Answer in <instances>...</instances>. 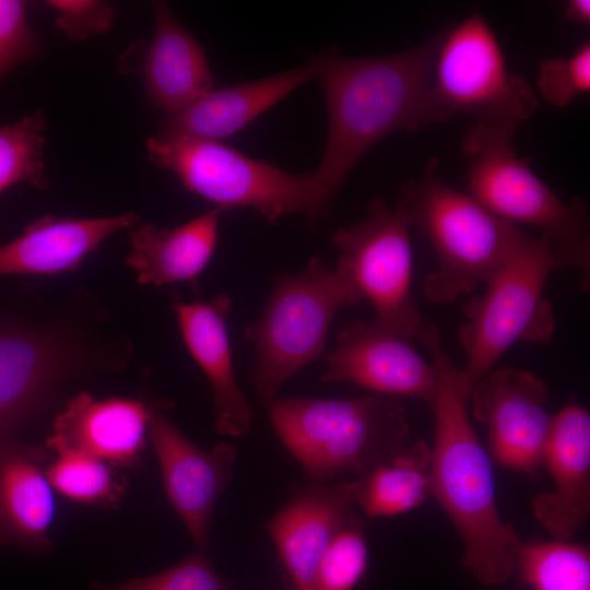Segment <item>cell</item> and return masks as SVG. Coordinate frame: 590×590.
Instances as JSON below:
<instances>
[{
	"label": "cell",
	"instance_id": "obj_1",
	"mask_svg": "<svg viewBox=\"0 0 590 590\" xmlns=\"http://www.w3.org/2000/svg\"><path fill=\"white\" fill-rule=\"evenodd\" d=\"M444 34L390 55L345 57L331 47L309 57L328 113L326 149L314 175L333 200L355 165L385 137L450 119L432 85Z\"/></svg>",
	"mask_w": 590,
	"mask_h": 590
},
{
	"label": "cell",
	"instance_id": "obj_2",
	"mask_svg": "<svg viewBox=\"0 0 590 590\" xmlns=\"http://www.w3.org/2000/svg\"><path fill=\"white\" fill-rule=\"evenodd\" d=\"M418 340L437 376L430 406L435 421L430 496L460 536L464 568L483 586L503 585L516 575L523 541L499 516L492 459L471 424L460 367L445 351L437 326L425 324Z\"/></svg>",
	"mask_w": 590,
	"mask_h": 590
},
{
	"label": "cell",
	"instance_id": "obj_3",
	"mask_svg": "<svg viewBox=\"0 0 590 590\" xmlns=\"http://www.w3.org/2000/svg\"><path fill=\"white\" fill-rule=\"evenodd\" d=\"M267 408L279 439L319 483L362 476L410 441L406 410L397 397L275 398Z\"/></svg>",
	"mask_w": 590,
	"mask_h": 590
},
{
	"label": "cell",
	"instance_id": "obj_4",
	"mask_svg": "<svg viewBox=\"0 0 590 590\" xmlns=\"http://www.w3.org/2000/svg\"><path fill=\"white\" fill-rule=\"evenodd\" d=\"M439 162H427L401 187L415 225L429 240L437 268L423 285L433 303L445 305L486 283L530 239L483 206L470 193L442 181Z\"/></svg>",
	"mask_w": 590,
	"mask_h": 590
},
{
	"label": "cell",
	"instance_id": "obj_5",
	"mask_svg": "<svg viewBox=\"0 0 590 590\" xmlns=\"http://www.w3.org/2000/svg\"><path fill=\"white\" fill-rule=\"evenodd\" d=\"M517 126L474 121L462 140L468 161V193L493 214L516 226L539 228L553 243L566 268L580 273L589 287L590 240L587 205L563 201L518 156Z\"/></svg>",
	"mask_w": 590,
	"mask_h": 590
},
{
	"label": "cell",
	"instance_id": "obj_6",
	"mask_svg": "<svg viewBox=\"0 0 590 590\" xmlns=\"http://www.w3.org/2000/svg\"><path fill=\"white\" fill-rule=\"evenodd\" d=\"M145 146L149 160L173 172L188 191L225 211L252 209L269 224L288 213L315 223L334 201L314 172L288 173L220 141L154 135Z\"/></svg>",
	"mask_w": 590,
	"mask_h": 590
},
{
	"label": "cell",
	"instance_id": "obj_7",
	"mask_svg": "<svg viewBox=\"0 0 590 590\" xmlns=\"http://www.w3.org/2000/svg\"><path fill=\"white\" fill-rule=\"evenodd\" d=\"M362 300L342 268L329 269L316 256L304 270L275 280L261 317L244 329L255 345L252 385L264 406L291 377L323 353L339 310Z\"/></svg>",
	"mask_w": 590,
	"mask_h": 590
},
{
	"label": "cell",
	"instance_id": "obj_8",
	"mask_svg": "<svg viewBox=\"0 0 590 590\" xmlns=\"http://www.w3.org/2000/svg\"><path fill=\"white\" fill-rule=\"evenodd\" d=\"M564 268L546 235L530 237L485 283V293L464 305L467 322L458 333L467 355L461 382L469 398L512 344L552 339L555 321L544 287L550 274Z\"/></svg>",
	"mask_w": 590,
	"mask_h": 590
},
{
	"label": "cell",
	"instance_id": "obj_9",
	"mask_svg": "<svg viewBox=\"0 0 590 590\" xmlns=\"http://www.w3.org/2000/svg\"><path fill=\"white\" fill-rule=\"evenodd\" d=\"M412 216L400 198L390 209L382 198L368 206L367 216L331 237L342 268L363 299L374 307L386 330L409 341L418 339L425 322L412 294Z\"/></svg>",
	"mask_w": 590,
	"mask_h": 590
},
{
	"label": "cell",
	"instance_id": "obj_10",
	"mask_svg": "<svg viewBox=\"0 0 590 590\" xmlns=\"http://www.w3.org/2000/svg\"><path fill=\"white\" fill-rule=\"evenodd\" d=\"M432 85L438 105L450 118L465 114L475 121L518 127L539 107L526 79L509 71L495 33L479 13L445 30Z\"/></svg>",
	"mask_w": 590,
	"mask_h": 590
},
{
	"label": "cell",
	"instance_id": "obj_11",
	"mask_svg": "<svg viewBox=\"0 0 590 590\" xmlns=\"http://www.w3.org/2000/svg\"><path fill=\"white\" fill-rule=\"evenodd\" d=\"M548 388L536 374L504 367L473 388V416L487 427L491 459L516 472L534 475L542 468L552 415Z\"/></svg>",
	"mask_w": 590,
	"mask_h": 590
},
{
	"label": "cell",
	"instance_id": "obj_12",
	"mask_svg": "<svg viewBox=\"0 0 590 590\" xmlns=\"http://www.w3.org/2000/svg\"><path fill=\"white\" fill-rule=\"evenodd\" d=\"M161 467L167 498L198 551L209 554L213 510L233 479L236 449L220 442L204 451L153 403L148 435Z\"/></svg>",
	"mask_w": 590,
	"mask_h": 590
},
{
	"label": "cell",
	"instance_id": "obj_13",
	"mask_svg": "<svg viewBox=\"0 0 590 590\" xmlns=\"http://www.w3.org/2000/svg\"><path fill=\"white\" fill-rule=\"evenodd\" d=\"M337 347L326 357L323 384H350L371 393L410 397L430 408L437 376L412 345L377 321H346L337 335Z\"/></svg>",
	"mask_w": 590,
	"mask_h": 590
},
{
	"label": "cell",
	"instance_id": "obj_14",
	"mask_svg": "<svg viewBox=\"0 0 590 590\" xmlns=\"http://www.w3.org/2000/svg\"><path fill=\"white\" fill-rule=\"evenodd\" d=\"M542 468L554 489L532 499V511L553 539L570 540L590 514V415L576 401L552 415Z\"/></svg>",
	"mask_w": 590,
	"mask_h": 590
},
{
	"label": "cell",
	"instance_id": "obj_15",
	"mask_svg": "<svg viewBox=\"0 0 590 590\" xmlns=\"http://www.w3.org/2000/svg\"><path fill=\"white\" fill-rule=\"evenodd\" d=\"M153 403L122 398L96 400L86 392L71 399L52 423L45 447L55 453L78 452L116 468L141 462Z\"/></svg>",
	"mask_w": 590,
	"mask_h": 590
},
{
	"label": "cell",
	"instance_id": "obj_16",
	"mask_svg": "<svg viewBox=\"0 0 590 590\" xmlns=\"http://www.w3.org/2000/svg\"><path fill=\"white\" fill-rule=\"evenodd\" d=\"M354 481L319 483L298 491L267 523L296 590H312L322 555L334 536L357 519Z\"/></svg>",
	"mask_w": 590,
	"mask_h": 590
},
{
	"label": "cell",
	"instance_id": "obj_17",
	"mask_svg": "<svg viewBox=\"0 0 590 590\" xmlns=\"http://www.w3.org/2000/svg\"><path fill=\"white\" fill-rule=\"evenodd\" d=\"M232 307L224 293L209 302L187 303L177 295L172 300L185 344L211 385L216 430L241 437L251 430L253 411L235 376L227 330Z\"/></svg>",
	"mask_w": 590,
	"mask_h": 590
},
{
	"label": "cell",
	"instance_id": "obj_18",
	"mask_svg": "<svg viewBox=\"0 0 590 590\" xmlns=\"http://www.w3.org/2000/svg\"><path fill=\"white\" fill-rule=\"evenodd\" d=\"M47 451L0 440V547L42 554L51 550L56 500L45 468Z\"/></svg>",
	"mask_w": 590,
	"mask_h": 590
},
{
	"label": "cell",
	"instance_id": "obj_19",
	"mask_svg": "<svg viewBox=\"0 0 590 590\" xmlns=\"http://www.w3.org/2000/svg\"><path fill=\"white\" fill-rule=\"evenodd\" d=\"M315 79L309 64L211 90L182 109L165 115L157 137L220 141L228 138Z\"/></svg>",
	"mask_w": 590,
	"mask_h": 590
},
{
	"label": "cell",
	"instance_id": "obj_20",
	"mask_svg": "<svg viewBox=\"0 0 590 590\" xmlns=\"http://www.w3.org/2000/svg\"><path fill=\"white\" fill-rule=\"evenodd\" d=\"M140 221L141 216L133 212L96 219L44 215L0 247V276L51 275L73 270L108 236Z\"/></svg>",
	"mask_w": 590,
	"mask_h": 590
},
{
	"label": "cell",
	"instance_id": "obj_21",
	"mask_svg": "<svg viewBox=\"0 0 590 590\" xmlns=\"http://www.w3.org/2000/svg\"><path fill=\"white\" fill-rule=\"evenodd\" d=\"M154 32L146 45L141 78L152 103L176 113L214 88L202 45L163 1L153 2Z\"/></svg>",
	"mask_w": 590,
	"mask_h": 590
},
{
	"label": "cell",
	"instance_id": "obj_22",
	"mask_svg": "<svg viewBox=\"0 0 590 590\" xmlns=\"http://www.w3.org/2000/svg\"><path fill=\"white\" fill-rule=\"evenodd\" d=\"M224 212L214 206L173 228L153 224L129 228L132 251L126 262L137 272L138 282L154 286L188 282L198 288V278L215 251Z\"/></svg>",
	"mask_w": 590,
	"mask_h": 590
},
{
	"label": "cell",
	"instance_id": "obj_23",
	"mask_svg": "<svg viewBox=\"0 0 590 590\" xmlns=\"http://www.w3.org/2000/svg\"><path fill=\"white\" fill-rule=\"evenodd\" d=\"M49 339L0 332V440L48 398L64 371Z\"/></svg>",
	"mask_w": 590,
	"mask_h": 590
},
{
	"label": "cell",
	"instance_id": "obj_24",
	"mask_svg": "<svg viewBox=\"0 0 590 590\" xmlns=\"http://www.w3.org/2000/svg\"><path fill=\"white\" fill-rule=\"evenodd\" d=\"M432 447L406 442L397 453L354 481V502L370 518L393 517L430 496Z\"/></svg>",
	"mask_w": 590,
	"mask_h": 590
},
{
	"label": "cell",
	"instance_id": "obj_25",
	"mask_svg": "<svg viewBox=\"0 0 590 590\" xmlns=\"http://www.w3.org/2000/svg\"><path fill=\"white\" fill-rule=\"evenodd\" d=\"M516 574L533 590H590V551L570 540L522 542Z\"/></svg>",
	"mask_w": 590,
	"mask_h": 590
},
{
	"label": "cell",
	"instance_id": "obj_26",
	"mask_svg": "<svg viewBox=\"0 0 590 590\" xmlns=\"http://www.w3.org/2000/svg\"><path fill=\"white\" fill-rule=\"evenodd\" d=\"M45 468L54 488L68 499L91 507L111 509L119 506L127 481L116 467L78 452H59Z\"/></svg>",
	"mask_w": 590,
	"mask_h": 590
},
{
	"label": "cell",
	"instance_id": "obj_27",
	"mask_svg": "<svg viewBox=\"0 0 590 590\" xmlns=\"http://www.w3.org/2000/svg\"><path fill=\"white\" fill-rule=\"evenodd\" d=\"M46 128L42 110L0 126V193L22 181L37 189L48 188L44 162Z\"/></svg>",
	"mask_w": 590,
	"mask_h": 590
},
{
	"label": "cell",
	"instance_id": "obj_28",
	"mask_svg": "<svg viewBox=\"0 0 590 590\" xmlns=\"http://www.w3.org/2000/svg\"><path fill=\"white\" fill-rule=\"evenodd\" d=\"M368 548L355 519L332 540L318 565L312 590H352L367 569Z\"/></svg>",
	"mask_w": 590,
	"mask_h": 590
},
{
	"label": "cell",
	"instance_id": "obj_29",
	"mask_svg": "<svg viewBox=\"0 0 590 590\" xmlns=\"http://www.w3.org/2000/svg\"><path fill=\"white\" fill-rule=\"evenodd\" d=\"M92 590H231V582L196 550L172 567L146 577L119 583L94 581Z\"/></svg>",
	"mask_w": 590,
	"mask_h": 590
},
{
	"label": "cell",
	"instance_id": "obj_30",
	"mask_svg": "<svg viewBox=\"0 0 590 590\" xmlns=\"http://www.w3.org/2000/svg\"><path fill=\"white\" fill-rule=\"evenodd\" d=\"M542 98L555 107H565L590 92V43L578 45L567 56L547 58L539 66L536 80Z\"/></svg>",
	"mask_w": 590,
	"mask_h": 590
},
{
	"label": "cell",
	"instance_id": "obj_31",
	"mask_svg": "<svg viewBox=\"0 0 590 590\" xmlns=\"http://www.w3.org/2000/svg\"><path fill=\"white\" fill-rule=\"evenodd\" d=\"M26 11L24 1L0 0V80L39 54V38L27 22Z\"/></svg>",
	"mask_w": 590,
	"mask_h": 590
},
{
	"label": "cell",
	"instance_id": "obj_32",
	"mask_svg": "<svg viewBox=\"0 0 590 590\" xmlns=\"http://www.w3.org/2000/svg\"><path fill=\"white\" fill-rule=\"evenodd\" d=\"M45 3L57 14V28L73 40L108 32L117 16L110 4L98 0H49Z\"/></svg>",
	"mask_w": 590,
	"mask_h": 590
},
{
	"label": "cell",
	"instance_id": "obj_33",
	"mask_svg": "<svg viewBox=\"0 0 590 590\" xmlns=\"http://www.w3.org/2000/svg\"><path fill=\"white\" fill-rule=\"evenodd\" d=\"M564 16L569 22H575L581 25L590 24V1L589 0H570L567 2Z\"/></svg>",
	"mask_w": 590,
	"mask_h": 590
}]
</instances>
